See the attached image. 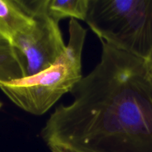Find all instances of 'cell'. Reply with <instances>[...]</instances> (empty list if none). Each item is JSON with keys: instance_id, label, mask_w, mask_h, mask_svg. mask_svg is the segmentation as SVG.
<instances>
[{"instance_id": "obj_1", "label": "cell", "mask_w": 152, "mask_h": 152, "mask_svg": "<svg viewBox=\"0 0 152 152\" xmlns=\"http://www.w3.org/2000/svg\"><path fill=\"white\" fill-rule=\"evenodd\" d=\"M102 42L100 62L42 130L71 152H152V82L145 60Z\"/></svg>"}, {"instance_id": "obj_2", "label": "cell", "mask_w": 152, "mask_h": 152, "mask_svg": "<svg viewBox=\"0 0 152 152\" xmlns=\"http://www.w3.org/2000/svg\"><path fill=\"white\" fill-rule=\"evenodd\" d=\"M86 30L77 19L69 22L66 50L52 66L36 75L0 85L4 94L26 112L42 115L82 80V54Z\"/></svg>"}, {"instance_id": "obj_3", "label": "cell", "mask_w": 152, "mask_h": 152, "mask_svg": "<svg viewBox=\"0 0 152 152\" xmlns=\"http://www.w3.org/2000/svg\"><path fill=\"white\" fill-rule=\"evenodd\" d=\"M109 45L146 60L152 51V0H89L85 20Z\"/></svg>"}, {"instance_id": "obj_4", "label": "cell", "mask_w": 152, "mask_h": 152, "mask_svg": "<svg viewBox=\"0 0 152 152\" xmlns=\"http://www.w3.org/2000/svg\"><path fill=\"white\" fill-rule=\"evenodd\" d=\"M33 23L14 37L12 44L18 50L25 68V78L53 65L66 50L58 21L47 14L44 0H24Z\"/></svg>"}, {"instance_id": "obj_5", "label": "cell", "mask_w": 152, "mask_h": 152, "mask_svg": "<svg viewBox=\"0 0 152 152\" xmlns=\"http://www.w3.org/2000/svg\"><path fill=\"white\" fill-rule=\"evenodd\" d=\"M33 23L24 0H0V36L12 43L14 37Z\"/></svg>"}, {"instance_id": "obj_6", "label": "cell", "mask_w": 152, "mask_h": 152, "mask_svg": "<svg viewBox=\"0 0 152 152\" xmlns=\"http://www.w3.org/2000/svg\"><path fill=\"white\" fill-rule=\"evenodd\" d=\"M25 78L19 53L9 40L0 36V85Z\"/></svg>"}, {"instance_id": "obj_7", "label": "cell", "mask_w": 152, "mask_h": 152, "mask_svg": "<svg viewBox=\"0 0 152 152\" xmlns=\"http://www.w3.org/2000/svg\"><path fill=\"white\" fill-rule=\"evenodd\" d=\"M89 0H44L45 10L55 20L65 18L86 20Z\"/></svg>"}, {"instance_id": "obj_8", "label": "cell", "mask_w": 152, "mask_h": 152, "mask_svg": "<svg viewBox=\"0 0 152 152\" xmlns=\"http://www.w3.org/2000/svg\"><path fill=\"white\" fill-rule=\"evenodd\" d=\"M145 63L147 71H148V74L149 76V78L152 82V51L148 59L145 60Z\"/></svg>"}, {"instance_id": "obj_9", "label": "cell", "mask_w": 152, "mask_h": 152, "mask_svg": "<svg viewBox=\"0 0 152 152\" xmlns=\"http://www.w3.org/2000/svg\"><path fill=\"white\" fill-rule=\"evenodd\" d=\"M50 149L51 152H71L63 148H58V147H50Z\"/></svg>"}, {"instance_id": "obj_10", "label": "cell", "mask_w": 152, "mask_h": 152, "mask_svg": "<svg viewBox=\"0 0 152 152\" xmlns=\"http://www.w3.org/2000/svg\"><path fill=\"white\" fill-rule=\"evenodd\" d=\"M1 102H0V107H1Z\"/></svg>"}]
</instances>
